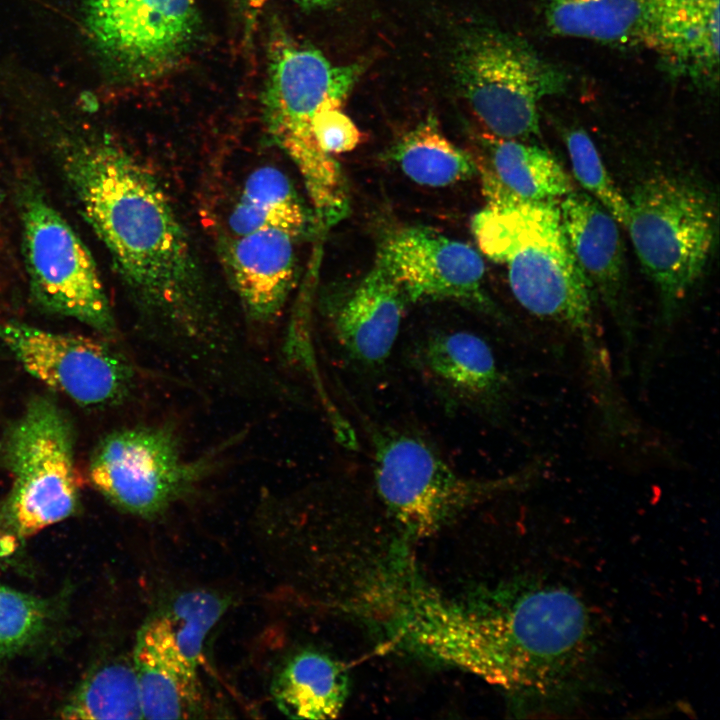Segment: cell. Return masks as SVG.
Segmentation results:
<instances>
[{
  "label": "cell",
  "instance_id": "obj_1",
  "mask_svg": "<svg viewBox=\"0 0 720 720\" xmlns=\"http://www.w3.org/2000/svg\"><path fill=\"white\" fill-rule=\"evenodd\" d=\"M62 162L84 219L145 318L152 348L211 388L242 376L252 361L246 344L222 319L189 237L152 173L106 141L74 144Z\"/></svg>",
  "mask_w": 720,
  "mask_h": 720
},
{
  "label": "cell",
  "instance_id": "obj_2",
  "mask_svg": "<svg viewBox=\"0 0 720 720\" xmlns=\"http://www.w3.org/2000/svg\"><path fill=\"white\" fill-rule=\"evenodd\" d=\"M409 645L509 689L547 692L587 660L592 623L568 589L525 581L470 609L426 592L406 623Z\"/></svg>",
  "mask_w": 720,
  "mask_h": 720
},
{
  "label": "cell",
  "instance_id": "obj_3",
  "mask_svg": "<svg viewBox=\"0 0 720 720\" xmlns=\"http://www.w3.org/2000/svg\"><path fill=\"white\" fill-rule=\"evenodd\" d=\"M559 202L486 206L473 217L472 232L481 252L505 266L516 301L576 340L596 407L612 408L622 395L598 320L596 293L571 250Z\"/></svg>",
  "mask_w": 720,
  "mask_h": 720
},
{
  "label": "cell",
  "instance_id": "obj_4",
  "mask_svg": "<svg viewBox=\"0 0 720 720\" xmlns=\"http://www.w3.org/2000/svg\"><path fill=\"white\" fill-rule=\"evenodd\" d=\"M363 69L361 63L334 65L316 49L287 42L269 57L264 124L298 169L318 229L326 230L345 216L348 198L339 165L319 148L312 122L324 107L343 105Z\"/></svg>",
  "mask_w": 720,
  "mask_h": 720
},
{
  "label": "cell",
  "instance_id": "obj_5",
  "mask_svg": "<svg viewBox=\"0 0 720 720\" xmlns=\"http://www.w3.org/2000/svg\"><path fill=\"white\" fill-rule=\"evenodd\" d=\"M628 203L626 228L659 295L664 331L675 323L712 256L716 199L687 177L656 174L634 188Z\"/></svg>",
  "mask_w": 720,
  "mask_h": 720
},
{
  "label": "cell",
  "instance_id": "obj_6",
  "mask_svg": "<svg viewBox=\"0 0 720 720\" xmlns=\"http://www.w3.org/2000/svg\"><path fill=\"white\" fill-rule=\"evenodd\" d=\"M237 440L190 455L169 422L121 428L106 435L89 462L93 486L119 509L143 518L165 513L222 466Z\"/></svg>",
  "mask_w": 720,
  "mask_h": 720
},
{
  "label": "cell",
  "instance_id": "obj_7",
  "mask_svg": "<svg viewBox=\"0 0 720 720\" xmlns=\"http://www.w3.org/2000/svg\"><path fill=\"white\" fill-rule=\"evenodd\" d=\"M373 474L379 497L410 535L425 537L473 504L529 487L544 472L535 460L499 478L463 476L422 439L377 431L373 437Z\"/></svg>",
  "mask_w": 720,
  "mask_h": 720
},
{
  "label": "cell",
  "instance_id": "obj_8",
  "mask_svg": "<svg viewBox=\"0 0 720 720\" xmlns=\"http://www.w3.org/2000/svg\"><path fill=\"white\" fill-rule=\"evenodd\" d=\"M458 86L488 134L526 140L537 135L539 103L567 88L568 77L527 42L500 30L479 28L457 45Z\"/></svg>",
  "mask_w": 720,
  "mask_h": 720
},
{
  "label": "cell",
  "instance_id": "obj_9",
  "mask_svg": "<svg viewBox=\"0 0 720 720\" xmlns=\"http://www.w3.org/2000/svg\"><path fill=\"white\" fill-rule=\"evenodd\" d=\"M73 442L68 418L44 396L32 399L10 427L3 456L13 483L4 510L17 537H31L75 510L80 486Z\"/></svg>",
  "mask_w": 720,
  "mask_h": 720
},
{
  "label": "cell",
  "instance_id": "obj_10",
  "mask_svg": "<svg viewBox=\"0 0 720 720\" xmlns=\"http://www.w3.org/2000/svg\"><path fill=\"white\" fill-rule=\"evenodd\" d=\"M20 216L33 301L112 336L116 322L95 261L67 221L33 184L23 186Z\"/></svg>",
  "mask_w": 720,
  "mask_h": 720
},
{
  "label": "cell",
  "instance_id": "obj_11",
  "mask_svg": "<svg viewBox=\"0 0 720 720\" xmlns=\"http://www.w3.org/2000/svg\"><path fill=\"white\" fill-rule=\"evenodd\" d=\"M0 341L32 376L83 406L119 404L136 387L131 361L103 341L18 322L0 323Z\"/></svg>",
  "mask_w": 720,
  "mask_h": 720
},
{
  "label": "cell",
  "instance_id": "obj_12",
  "mask_svg": "<svg viewBox=\"0 0 720 720\" xmlns=\"http://www.w3.org/2000/svg\"><path fill=\"white\" fill-rule=\"evenodd\" d=\"M198 23L195 0H89L88 29L125 69L151 75L175 62Z\"/></svg>",
  "mask_w": 720,
  "mask_h": 720
},
{
  "label": "cell",
  "instance_id": "obj_13",
  "mask_svg": "<svg viewBox=\"0 0 720 720\" xmlns=\"http://www.w3.org/2000/svg\"><path fill=\"white\" fill-rule=\"evenodd\" d=\"M408 302L456 300L498 316L485 294V265L472 246L425 226L392 232L376 257Z\"/></svg>",
  "mask_w": 720,
  "mask_h": 720
},
{
  "label": "cell",
  "instance_id": "obj_14",
  "mask_svg": "<svg viewBox=\"0 0 720 720\" xmlns=\"http://www.w3.org/2000/svg\"><path fill=\"white\" fill-rule=\"evenodd\" d=\"M559 208L577 263L617 326L622 342L623 369L628 370L637 345V326L629 296L619 223L585 192H570L560 200Z\"/></svg>",
  "mask_w": 720,
  "mask_h": 720
},
{
  "label": "cell",
  "instance_id": "obj_15",
  "mask_svg": "<svg viewBox=\"0 0 720 720\" xmlns=\"http://www.w3.org/2000/svg\"><path fill=\"white\" fill-rule=\"evenodd\" d=\"M685 0H543L549 32L665 52Z\"/></svg>",
  "mask_w": 720,
  "mask_h": 720
},
{
  "label": "cell",
  "instance_id": "obj_16",
  "mask_svg": "<svg viewBox=\"0 0 720 720\" xmlns=\"http://www.w3.org/2000/svg\"><path fill=\"white\" fill-rule=\"evenodd\" d=\"M294 240L284 231L262 229L219 241L221 263L251 323L269 325L282 313L295 285Z\"/></svg>",
  "mask_w": 720,
  "mask_h": 720
},
{
  "label": "cell",
  "instance_id": "obj_17",
  "mask_svg": "<svg viewBox=\"0 0 720 720\" xmlns=\"http://www.w3.org/2000/svg\"><path fill=\"white\" fill-rule=\"evenodd\" d=\"M424 372L450 397L496 420L512 398V382L490 345L468 331L439 333L420 347Z\"/></svg>",
  "mask_w": 720,
  "mask_h": 720
},
{
  "label": "cell",
  "instance_id": "obj_18",
  "mask_svg": "<svg viewBox=\"0 0 720 720\" xmlns=\"http://www.w3.org/2000/svg\"><path fill=\"white\" fill-rule=\"evenodd\" d=\"M473 158L487 207L559 202L575 190L570 176L551 153L522 140L485 135Z\"/></svg>",
  "mask_w": 720,
  "mask_h": 720
},
{
  "label": "cell",
  "instance_id": "obj_19",
  "mask_svg": "<svg viewBox=\"0 0 720 720\" xmlns=\"http://www.w3.org/2000/svg\"><path fill=\"white\" fill-rule=\"evenodd\" d=\"M407 303L398 284L375 261L357 287L330 310L336 340L358 363L382 365L398 337Z\"/></svg>",
  "mask_w": 720,
  "mask_h": 720
},
{
  "label": "cell",
  "instance_id": "obj_20",
  "mask_svg": "<svg viewBox=\"0 0 720 720\" xmlns=\"http://www.w3.org/2000/svg\"><path fill=\"white\" fill-rule=\"evenodd\" d=\"M141 710L146 719H186L201 710L202 695L194 667L179 651L160 616L139 630L132 661Z\"/></svg>",
  "mask_w": 720,
  "mask_h": 720
},
{
  "label": "cell",
  "instance_id": "obj_21",
  "mask_svg": "<svg viewBox=\"0 0 720 720\" xmlns=\"http://www.w3.org/2000/svg\"><path fill=\"white\" fill-rule=\"evenodd\" d=\"M272 698L293 719H332L344 707L349 680L343 664L319 651H300L273 678Z\"/></svg>",
  "mask_w": 720,
  "mask_h": 720
},
{
  "label": "cell",
  "instance_id": "obj_22",
  "mask_svg": "<svg viewBox=\"0 0 720 720\" xmlns=\"http://www.w3.org/2000/svg\"><path fill=\"white\" fill-rule=\"evenodd\" d=\"M310 217L290 179L274 166H261L245 180L228 219L232 235L262 229L281 230L295 239L303 235Z\"/></svg>",
  "mask_w": 720,
  "mask_h": 720
},
{
  "label": "cell",
  "instance_id": "obj_23",
  "mask_svg": "<svg viewBox=\"0 0 720 720\" xmlns=\"http://www.w3.org/2000/svg\"><path fill=\"white\" fill-rule=\"evenodd\" d=\"M392 160L412 181L444 187L476 174L473 155L451 142L433 119L404 135L391 150Z\"/></svg>",
  "mask_w": 720,
  "mask_h": 720
},
{
  "label": "cell",
  "instance_id": "obj_24",
  "mask_svg": "<svg viewBox=\"0 0 720 720\" xmlns=\"http://www.w3.org/2000/svg\"><path fill=\"white\" fill-rule=\"evenodd\" d=\"M662 61L673 73L694 82H717L719 0H686Z\"/></svg>",
  "mask_w": 720,
  "mask_h": 720
},
{
  "label": "cell",
  "instance_id": "obj_25",
  "mask_svg": "<svg viewBox=\"0 0 720 720\" xmlns=\"http://www.w3.org/2000/svg\"><path fill=\"white\" fill-rule=\"evenodd\" d=\"M63 719H142L132 663L115 661L92 672L60 710Z\"/></svg>",
  "mask_w": 720,
  "mask_h": 720
},
{
  "label": "cell",
  "instance_id": "obj_26",
  "mask_svg": "<svg viewBox=\"0 0 720 720\" xmlns=\"http://www.w3.org/2000/svg\"><path fill=\"white\" fill-rule=\"evenodd\" d=\"M228 607V600L208 590H189L177 595L161 616L168 623L176 646L196 668L205 639Z\"/></svg>",
  "mask_w": 720,
  "mask_h": 720
},
{
  "label": "cell",
  "instance_id": "obj_27",
  "mask_svg": "<svg viewBox=\"0 0 720 720\" xmlns=\"http://www.w3.org/2000/svg\"><path fill=\"white\" fill-rule=\"evenodd\" d=\"M563 137L577 182L626 228L629 220L628 199L608 174L593 140L581 128L566 130Z\"/></svg>",
  "mask_w": 720,
  "mask_h": 720
},
{
  "label": "cell",
  "instance_id": "obj_28",
  "mask_svg": "<svg viewBox=\"0 0 720 720\" xmlns=\"http://www.w3.org/2000/svg\"><path fill=\"white\" fill-rule=\"evenodd\" d=\"M46 618L43 601L0 582V658L34 639Z\"/></svg>",
  "mask_w": 720,
  "mask_h": 720
},
{
  "label": "cell",
  "instance_id": "obj_29",
  "mask_svg": "<svg viewBox=\"0 0 720 720\" xmlns=\"http://www.w3.org/2000/svg\"><path fill=\"white\" fill-rule=\"evenodd\" d=\"M312 132L319 148L329 155L349 152L361 140L359 129L340 104L324 107L312 122Z\"/></svg>",
  "mask_w": 720,
  "mask_h": 720
},
{
  "label": "cell",
  "instance_id": "obj_30",
  "mask_svg": "<svg viewBox=\"0 0 720 720\" xmlns=\"http://www.w3.org/2000/svg\"><path fill=\"white\" fill-rule=\"evenodd\" d=\"M16 549V538L0 531V557L13 553Z\"/></svg>",
  "mask_w": 720,
  "mask_h": 720
},
{
  "label": "cell",
  "instance_id": "obj_31",
  "mask_svg": "<svg viewBox=\"0 0 720 720\" xmlns=\"http://www.w3.org/2000/svg\"><path fill=\"white\" fill-rule=\"evenodd\" d=\"M254 2H258L260 0H252ZM262 1V0H261ZM294 1L300 5L306 6V7H326L333 3L335 0H291Z\"/></svg>",
  "mask_w": 720,
  "mask_h": 720
}]
</instances>
